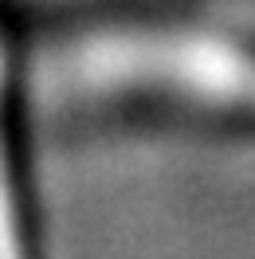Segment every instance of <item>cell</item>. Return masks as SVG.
<instances>
[{
	"label": "cell",
	"instance_id": "obj_2",
	"mask_svg": "<svg viewBox=\"0 0 255 259\" xmlns=\"http://www.w3.org/2000/svg\"><path fill=\"white\" fill-rule=\"evenodd\" d=\"M8 82H12V67L0 48V259H28L24 208L16 189V165H12V130H8Z\"/></svg>",
	"mask_w": 255,
	"mask_h": 259
},
{
	"label": "cell",
	"instance_id": "obj_1",
	"mask_svg": "<svg viewBox=\"0 0 255 259\" xmlns=\"http://www.w3.org/2000/svg\"><path fill=\"white\" fill-rule=\"evenodd\" d=\"M59 98L255 130V32L189 12H122L79 24L44 55Z\"/></svg>",
	"mask_w": 255,
	"mask_h": 259
}]
</instances>
